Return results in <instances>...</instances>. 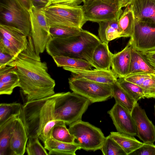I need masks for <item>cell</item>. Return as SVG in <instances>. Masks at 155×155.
<instances>
[{
  "label": "cell",
  "mask_w": 155,
  "mask_h": 155,
  "mask_svg": "<svg viewBox=\"0 0 155 155\" xmlns=\"http://www.w3.org/2000/svg\"><path fill=\"white\" fill-rule=\"evenodd\" d=\"M28 38L26 48L7 65L15 67L20 87L26 96V102L54 95L55 85L54 80L48 72L47 63L41 61L40 54L35 51L31 35Z\"/></svg>",
  "instance_id": "obj_1"
},
{
  "label": "cell",
  "mask_w": 155,
  "mask_h": 155,
  "mask_svg": "<svg viewBox=\"0 0 155 155\" xmlns=\"http://www.w3.org/2000/svg\"><path fill=\"white\" fill-rule=\"evenodd\" d=\"M99 38L82 29L77 34L66 38L51 37L45 50L51 57L62 55L85 60L91 64L94 51L101 42Z\"/></svg>",
  "instance_id": "obj_2"
},
{
  "label": "cell",
  "mask_w": 155,
  "mask_h": 155,
  "mask_svg": "<svg viewBox=\"0 0 155 155\" xmlns=\"http://www.w3.org/2000/svg\"><path fill=\"white\" fill-rule=\"evenodd\" d=\"M60 93L42 99L26 102L20 115L25 126L28 138L39 137L45 126L54 119L56 98Z\"/></svg>",
  "instance_id": "obj_3"
},
{
  "label": "cell",
  "mask_w": 155,
  "mask_h": 155,
  "mask_svg": "<svg viewBox=\"0 0 155 155\" xmlns=\"http://www.w3.org/2000/svg\"><path fill=\"white\" fill-rule=\"evenodd\" d=\"M90 101L74 92L60 93L56 98L53 118L68 125L81 120Z\"/></svg>",
  "instance_id": "obj_4"
},
{
  "label": "cell",
  "mask_w": 155,
  "mask_h": 155,
  "mask_svg": "<svg viewBox=\"0 0 155 155\" xmlns=\"http://www.w3.org/2000/svg\"><path fill=\"white\" fill-rule=\"evenodd\" d=\"M44 10L50 27L60 25L82 28L87 21L82 5L72 6L52 3L46 7Z\"/></svg>",
  "instance_id": "obj_5"
},
{
  "label": "cell",
  "mask_w": 155,
  "mask_h": 155,
  "mask_svg": "<svg viewBox=\"0 0 155 155\" xmlns=\"http://www.w3.org/2000/svg\"><path fill=\"white\" fill-rule=\"evenodd\" d=\"M0 25L18 29L27 37L31 34L30 12L17 0H0Z\"/></svg>",
  "instance_id": "obj_6"
},
{
  "label": "cell",
  "mask_w": 155,
  "mask_h": 155,
  "mask_svg": "<svg viewBox=\"0 0 155 155\" xmlns=\"http://www.w3.org/2000/svg\"><path fill=\"white\" fill-rule=\"evenodd\" d=\"M82 6L86 20L98 23L118 20L125 7L118 0H86Z\"/></svg>",
  "instance_id": "obj_7"
},
{
  "label": "cell",
  "mask_w": 155,
  "mask_h": 155,
  "mask_svg": "<svg viewBox=\"0 0 155 155\" xmlns=\"http://www.w3.org/2000/svg\"><path fill=\"white\" fill-rule=\"evenodd\" d=\"M68 129L81 149L87 151L100 149L105 137L99 128L81 120L69 125Z\"/></svg>",
  "instance_id": "obj_8"
},
{
  "label": "cell",
  "mask_w": 155,
  "mask_h": 155,
  "mask_svg": "<svg viewBox=\"0 0 155 155\" xmlns=\"http://www.w3.org/2000/svg\"><path fill=\"white\" fill-rule=\"evenodd\" d=\"M70 89L88 99L91 103L104 101L112 97L111 85L72 76L68 79Z\"/></svg>",
  "instance_id": "obj_9"
},
{
  "label": "cell",
  "mask_w": 155,
  "mask_h": 155,
  "mask_svg": "<svg viewBox=\"0 0 155 155\" xmlns=\"http://www.w3.org/2000/svg\"><path fill=\"white\" fill-rule=\"evenodd\" d=\"M44 9H38L32 6L29 11L31 23V35L35 51L39 54L44 51L48 42L52 37Z\"/></svg>",
  "instance_id": "obj_10"
},
{
  "label": "cell",
  "mask_w": 155,
  "mask_h": 155,
  "mask_svg": "<svg viewBox=\"0 0 155 155\" xmlns=\"http://www.w3.org/2000/svg\"><path fill=\"white\" fill-rule=\"evenodd\" d=\"M129 41L132 48L141 52L155 49V24L134 19V31Z\"/></svg>",
  "instance_id": "obj_11"
},
{
  "label": "cell",
  "mask_w": 155,
  "mask_h": 155,
  "mask_svg": "<svg viewBox=\"0 0 155 155\" xmlns=\"http://www.w3.org/2000/svg\"><path fill=\"white\" fill-rule=\"evenodd\" d=\"M117 131L132 136H137L136 125L131 113L126 108L115 102L107 112Z\"/></svg>",
  "instance_id": "obj_12"
},
{
  "label": "cell",
  "mask_w": 155,
  "mask_h": 155,
  "mask_svg": "<svg viewBox=\"0 0 155 155\" xmlns=\"http://www.w3.org/2000/svg\"><path fill=\"white\" fill-rule=\"evenodd\" d=\"M131 114L136 126L137 137L143 143H153L155 141V126L145 110L137 102Z\"/></svg>",
  "instance_id": "obj_13"
},
{
  "label": "cell",
  "mask_w": 155,
  "mask_h": 155,
  "mask_svg": "<svg viewBox=\"0 0 155 155\" xmlns=\"http://www.w3.org/2000/svg\"><path fill=\"white\" fill-rule=\"evenodd\" d=\"M72 73V77L82 78L98 83L111 85L117 78L112 71L101 69L82 70L69 67H63Z\"/></svg>",
  "instance_id": "obj_14"
},
{
  "label": "cell",
  "mask_w": 155,
  "mask_h": 155,
  "mask_svg": "<svg viewBox=\"0 0 155 155\" xmlns=\"http://www.w3.org/2000/svg\"><path fill=\"white\" fill-rule=\"evenodd\" d=\"M132 48V45L129 41L127 45L122 50L112 54L111 70L117 78H124L129 74Z\"/></svg>",
  "instance_id": "obj_15"
},
{
  "label": "cell",
  "mask_w": 155,
  "mask_h": 155,
  "mask_svg": "<svg viewBox=\"0 0 155 155\" xmlns=\"http://www.w3.org/2000/svg\"><path fill=\"white\" fill-rule=\"evenodd\" d=\"M129 5L135 20L155 24V0H132Z\"/></svg>",
  "instance_id": "obj_16"
},
{
  "label": "cell",
  "mask_w": 155,
  "mask_h": 155,
  "mask_svg": "<svg viewBox=\"0 0 155 155\" xmlns=\"http://www.w3.org/2000/svg\"><path fill=\"white\" fill-rule=\"evenodd\" d=\"M28 139L25 126L20 115L16 120L11 140V148L13 155L24 154Z\"/></svg>",
  "instance_id": "obj_17"
},
{
  "label": "cell",
  "mask_w": 155,
  "mask_h": 155,
  "mask_svg": "<svg viewBox=\"0 0 155 155\" xmlns=\"http://www.w3.org/2000/svg\"><path fill=\"white\" fill-rule=\"evenodd\" d=\"M18 87H20V82L15 67L6 65L0 68V94L10 95Z\"/></svg>",
  "instance_id": "obj_18"
},
{
  "label": "cell",
  "mask_w": 155,
  "mask_h": 155,
  "mask_svg": "<svg viewBox=\"0 0 155 155\" xmlns=\"http://www.w3.org/2000/svg\"><path fill=\"white\" fill-rule=\"evenodd\" d=\"M112 54L108 44L101 42L95 48L91 64L95 69L110 70Z\"/></svg>",
  "instance_id": "obj_19"
},
{
  "label": "cell",
  "mask_w": 155,
  "mask_h": 155,
  "mask_svg": "<svg viewBox=\"0 0 155 155\" xmlns=\"http://www.w3.org/2000/svg\"><path fill=\"white\" fill-rule=\"evenodd\" d=\"M19 116H12L0 125V155H13L11 148V140L14 126Z\"/></svg>",
  "instance_id": "obj_20"
},
{
  "label": "cell",
  "mask_w": 155,
  "mask_h": 155,
  "mask_svg": "<svg viewBox=\"0 0 155 155\" xmlns=\"http://www.w3.org/2000/svg\"><path fill=\"white\" fill-rule=\"evenodd\" d=\"M45 148L49 151V155H76V152L81 149L79 144L75 142L68 143L61 142L52 137L43 143Z\"/></svg>",
  "instance_id": "obj_21"
},
{
  "label": "cell",
  "mask_w": 155,
  "mask_h": 155,
  "mask_svg": "<svg viewBox=\"0 0 155 155\" xmlns=\"http://www.w3.org/2000/svg\"><path fill=\"white\" fill-rule=\"evenodd\" d=\"M0 35L13 43L20 53L27 48L28 37L18 29L0 25Z\"/></svg>",
  "instance_id": "obj_22"
},
{
  "label": "cell",
  "mask_w": 155,
  "mask_h": 155,
  "mask_svg": "<svg viewBox=\"0 0 155 155\" xmlns=\"http://www.w3.org/2000/svg\"><path fill=\"white\" fill-rule=\"evenodd\" d=\"M115 20L98 23V36L102 42L107 44L115 39L121 38L118 22Z\"/></svg>",
  "instance_id": "obj_23"
},
{
  "label": "cell",
  "mask_w": 155,
  "mask_h": 155,
  "mask_svg": "<svg viewBox=\"0 0 155 155\" xmlns=\"http://www.w3.org/2000/svg\"><path fill=\"white\" fill-rule=\"evenodd\" d=\"M131 52V61L128 75L139 72L155 74V70L150 65L141 51L132 47Z\"/></svg>",
  "instance_id": "obj_24"
},
{
  "label": "cell",
  "mask_w": 155,
  "mask_h": 155,
  "mask_svg": "<svg viewBox=\"0 0 155 155\" xmlns=\"http://www.w3.org/2000/svg\"><path fill=\"white\" fill-rule=\"evenodd\" d=\"M111 137L120 146L127 155L139 148L143 144L134 136L117 132H111Z\"/></svg>",
  "instance_id": "obj_25"
},
{
  "label": "cell",
  "mask_w": 155,
  "mask_h": 155,
  "mask_svg": "<svg viewBox=\"0 0 155 155\" xmlns=\"http://www.w3.org/2000/svg\"><path fill=\"white\" fill-rule=\"evenodd\" d=\"M118 22L121 32V37H130L134 31V16L129 5L126 7Z\"/></svg>",
  "instance_id": "obj_26"
},
{
  "label": "cell",
  "mask_w": 155,
  "mask_h": 155,
  "mask_svg": "<svg viewBox=\"0 0 155 155\" xmlns=\"http://www.w3.org/2000/svg\"><path fill=\"white\" fill-rule=\"evenodd\" d=\"M112 97L131 113L136 102L120 86L117 80L111 85Z\"/></svg>",
  "instance_id": "obj_27"
},
{
  "label": "cell",
  "mask_w": 155,
  "mask_h": 155,
  "mask_svg": "<svg viewBox=\"0 0 155 155\" xmlns=\"http://www.w3.org/2000/svg\"><path fill=\"white\" fill-rule=\"evenodd\" d=\"M52 58L58 67H69L82 70L92 69V65L85 60L62 55L55 56Z\"/></svg>",
  "instance_id": "obj_28"
},
{
  "label": "cell",
  "mask_w": 155,
  "mask_h": 155,
  "mask_svg": "<svg viewBox=\"0 0 155 155\" xmlns=\"http://www.w3.org/2000/svg\"><path fill=\"white\" fill-rule=\"evenodd\" d=\"M22 107L18 103H2L0 104V125L14 115L20 116Z\"/></svg>",
  "instance_id": "obj_29"
},
{
  "label": "cell",
  "mask_w": 155,
  "mask_h": 155,
  "mask_svg": "<svg viewBox=\"0 0 155 155\" xmlns=\"http://www.w3.org/2000/svg\"><path fill=\"white\" fill-rule=\"evenodd\" d=\"M117 82L121 87L136 102L145 98L142 87L125 80L124 78L117 79Z\"/></svg>",
  "instance_id": "obj_30"
},
{
  "label": "cell",
  "mask_w": 155,
  "mask_h": 155,
  "mask_svg": "<svg viewBox=\"0 0 155 155\" xmlns=\"http://www.w3.org/2000/svg\"><path fill=\"white\" fill-rule=\"evenodd\" d=\"M65 123L61 121L54 127L52 133V137L55 140L62 142L73 143L75 142V139L70 133L67 129Z\"/></svg>",
  "instance_id": "obj_31"
},
{
  "label": "cell",
  "mask_w": 155,
  "mask_h": 155,
  "mask_svg": "<svg viewBox=\"0 0 155 155\" xmlns=\"http://www.w3.org/2000/svg\"><path fill=\"white\" fill-rule=\"evenodd\" d=\"M82 29L63 25H55L50 27V33L52 38H66L75 35Z\"/></svg>",
  "instance_id": "obj_32"
},
{
  "label": "cell",
  "mask_w": 155,
  "mask_h": 155,
  "mask_svg": "<svg viewBox=\"0 0 155 155\" xmlns=\"http://www.w3.org/2000/svg\"><path fill=\"white\" fill-rule=\"evenodd\" d=\"M100 150L104 155H127L120 146L111 137H106Z\"/></svg>",
  "instance_id": "obj_33"
},
{
  "label": "cell",
  "mask_w": 155,
  "mask_h": 155,
  "mask_svg": "<svg viewBox=\"0 0 155 155\" xmlns=\"http://www.w3.org/2000/svg\"><path fill=\"white\" fill-rule=\"evenodd\" d=\"M26 150L28 155H49L46 149L40 143L38 137L28 138Z\"/></svg>",
  "instance_id": "obj_34"
},
{
  "label": "cell",
  "mask_w": 155,
  "mask_h": 155,
  "mask_svg": "<svg viewBox=\"0 0 155 155\" xmlns=\"http://www.w3.org/2000/svg\"><path fill=\"white\" fill-rule=\"evenodd\" d=\"M0 50L13 58L17 57L20 53L18 49L13 43L1 35Z\"/></svg>",
  "instance_id": "obj_35"
},
{
  "label": "cell",
  "mask_w": 155,
  "mask_h": 155,
  "mask_svg": "<svg viewBox=\"0 0 155 155\" xmlns=\"http://www.w3.org/2000/svg\"><path fill=\"white\" fill-rule=\"evenodd\" d=\"M141 87L143 90L145 98H155V74H151V77L145 80Z\"/></svg>",
  "instance_id": "obj_36"
},
{
  "label": "cell",
  "mask_w": 155,
  "mask_h": 155,
  "mask_svg": "<svg viewBox=\"0 0 155 155\" xmlns=\"http://www.w3.org/2000/svg\"><path fill=\"white\" fill-rule=\"evenodd\" d=\"M152 73L145 72H139L129 74L124 78L128 81L141 86L146 80L150 78Z\"/></svg>",
  "instance_id": "obj_37"
},
{
  "label": "cell",
  "mask_w": 155,
  "mask_h": 155,
  "mask_svg": "<svg viewBox=\"0 0 155 155\" xmlns=\"http://www.w3.org/2000/svg\"><path fill=\"white\" fill-rule=\"evenodd\" d=\"M61 121L53 119L48 122L44 127L39 138L44 143L46 140L52 137V133L54 127Z\"/></svg>",
  "instance_id": "obj_38"
},
{
  "label": "cell",
  "mask_w": 155,
  "mask_h": 155,
  "mask_svg": "<svg viewBox=\"0 0 155 155\" xmlns=\"http://www.w3.org/2000/svg\"><path fill=\"white\" fill-rule=\"evenodd\" d=\"M130 155H155V145L153 143H143Z\"/></svg>",
  "instance_id": "obj_39"
},
{
  "label": "cell",
  "mask_w": 155,
  "mask_h": 155,
  "mask_svg": "<svg viewBox=\"0 0 155 155\" xmlns=\"http://www.w3.org/2000/svg\"><path fill=\"white\" fill-rule=\"evenodd\" d=\"M86 0H51L50 4L56 3L61 5L69 6L79 5L82 2H84Z\"/></svg>",
  "instance_id": "obj_40"
},
{
  "label": "cell",
  "mask_w": 155,
  "mask_h": 155,
  "mask_svg": "<svg viewBox=\"0 0 155 155\" xmlns=\"http://www.w3.org/2000/svg\"><path fill=\"white\" fill-rule=\"evenodd\" d=\"M141 52L144 55L150 65L155 70V49Z\"/></svg>",
  "instance_id": "obj_41"
},
{
  "label": "cell",
  "mask_w": 155,
  "mask_h": 155,
  "mask_svg": "<svg viewBox=\"0 0 155 155\" xmlns=\"http://www.w3.org/2000/svg\"><path fill=\"white\" fill-rule=\"evenodd\" d=\"M13 58L10 55L0 50V68L6 66Z\"/></svg>",
  "instance_id": "obj_42"
},
{
  "label": "cell",
  "mask_w": 155,
  "mask_h": 155,
  "mask_svg": "<svg viewBox=\"0 0 155 155\" xmlns=\"http://www.w3.org/2000/svg\"><path fill=\"white\" fill-rule=\"evenodd\" d=\"M32 6L38 9H45L50 4L51 0H31Z\"/></svg>",
  "instance_id": "obj_43"
},
{
  "label": "cell",
  "mask_w": 155,
  "mask_h": 155,
  "mask_svg": "<svg viewBox=\"0 0 155 155\" xmlns=\"http://www.w3.org/2000/svg\"><path fill=\"white\" fill-rule=\"evenodd\" d=\"M25 9L29 11L32 7L31 0H17Z\"/></svg>",
  "instance_id": "obj_44"
},
{
  "label": "cell",
  "mask_w": 155,
  "mask_h": 155,
  "mask_svg": "<svg viewBox=\"0 0 155 155\" xmlns=\"http://www.w3.org/2000/svg\"><path fill=\"white\" fill-rule=\"evenodd\" d=\"M122 2L124 5L125 7L129 5L132 0H118Z\"/></svg>",
  "instance_id": "obj_45"
},
{
  "label": "cell",
  "mask_w": 155,
  "mask_h": 155,
  "mask_svg": "<svg viewBox=\"0 0 155 155\" xmlns=\"http://www.w3.org/2000/svg\"><path fill=\"white\" fill-rule=\"evenodd\" d=\"M154 110H155V104L154 106Z\"/></svg>",
  "instance_id": "obj_46"
}]
</instances>
